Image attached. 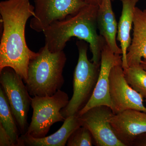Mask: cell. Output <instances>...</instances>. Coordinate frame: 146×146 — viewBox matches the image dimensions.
<instances>
[{
	"label": "cell",
	"instance_id": "cell-14",
	"mask_svg": "<svg viewBox=\"0 0 146 146\" xmlns=\"http://www.w3.org/2000/svg\"><path fill=\"white\" fill-rule=\"evenodd\" d=\"M98 27L100 35L114 53L122 54V52L116 42L118 25L112 9L111 0H102L99 6L97 16Z\"/></svg>",
	"mask_w": 146,
	"mask_h": 146
},
{
	"label": "cell",
	"instance_id": "cell-7",
	"mask_svg": "<svg viewBox=\"0 0 146 146\" xmlns=\"http://www.w3.org/2000/svg\"><path fill=\"white\" fill-rule=\"evenodd\" d=\"M34 16L30 27L37 32H43L56 21L74 15L86 4L81 0H34Z\"/></svg>",
	"mask_w": 146,
	"mask_h": 146
},
{
	"label": "cell",
	"instance_id": "cell-4",
	"mask_svg": "<svg viewBox=\"0 0 146 146\" xmlns=\"http://www.w3.org/2000/svg\"><path fill=\"white\" fill-rule=\"evenodd\" d=\"M76 44L79 56L74 73L72 96L68 105L60 110L65 118L76 115L89 102L96 85L100 68V64L88 59V43L80 39Z\"/></svg>",
	"mask_w": 146,
	"mask_h": 146
},
{
	"label": "cell",
	"instance_id": "cell-23",
	"mask_svg": "<svg viewBox=\"0 0 146 146\" xmlns=\"http://www.w3.org/2000/svg\"><path fill=\"white\" fill-rule=\"evenodd\" d=\"M145 102L146 103V99H145Z\"/></svg>",
	"mask_w": 146,
	"mask_h": 146
},
{
	"label": "cell",
	"instance_id": "cell-16",
	"mask_svg": "<svg viewBox=\"0 0 146 146\" xmlns=\"http://www.w3.org/2000/svg\"><path fill=\"white\" fill-rule=\"evenodd\" d=\"M0 124L10 136L13 146H19L18 125L2 86L0 88Z\"/></svg>",
	"mask_w": 146,
	"mask_h": 146
},
{
	"label": "cell",
	"instance_id": "cell-22",
	"mask_svg": "<svg viewBox=\"0 0 146 146\" xmlns=\"http://www.w3.org/2000/svg\"><path fill=\"white\" fill-rule=\"evenodd\" d=\"M141 65L144 69L146 70V58L142 59L141 61Z\"/></svg>",
	"mask_w": 146,
	"mask_h": 146
},
{
	"label": "cell",
	"instance_id": "cell-13",
	"mask_svg": "<svg viewBox=\"0 0 146 146\" xmlns=\"http://www.w3.org/2000/svg\"><path fill=\"white\" fill-rule=\"evenodd\" d=\"M146 58V9L135 8L133 22V38L127 49V61L128 67L141 65Z\"/></svg>",
	"mask_w": 146,
	"mask_h": 146
},
{
	"label": "cell",
	"instance_id": "cell-2",
	"mask_svg": "<svg viewBox=\"0 0 146 146\" xmlns=\"http://www.w3.org/2000/svg\"><path fill=\"white\" fill-rule=\"evenodd\" d=\"M98 6L86 5L75 14L55 21L47 27L43 32L45 45L50 51H63L71 38L77 37L89 44L92 54L91 61L100 64L102 50L106 43L98 33Z\"/></svg>",
	"mask_w": 146,
	"mask_h": 146
},
{
	"label": "cell",
	"instance_id": "cell-20",
	"mask_svg": "<svg viewBox=\"0 0 146 146\" xmlns=\"http://www.w3.org/2000/svg\"><path fill=\"white\" fill-rule=\"evenodd\" d=\"M132 146H146V133L137 136L133 141Z\"/></svg>",
	"mask_w": 146,
	"mask_h": 146
},
{
	"label": "cell",
	"instance_id": "cell-8",
	"mask_svg": "<svg viewBox=\"0 0 146 146\" xmlns=\"http://www.w3.org/2000/svg\"><path fill=\"white\" fill-rule=\"evenodd\" d=\"M109 91L114 115L129 109L146 112L144 98L127 83L122 64L114 66L110 71Z\"/></svg>",
	"mask_w": 146,
	"mask_h": 146
},
{
	"label": "cell",
	"instance_id": "cell-15",
	"mask_svg": "<svg viewBox=\"0 0 146 146\" xmlns=\"http://www.w3.org/2000/svg\"><path fill=\"white\" fill-rule=\"evenodd\" d=\"M122 4L121 15L118 25L117 39L122 50L123 70L129 68L127 61V49L131 42L130 32L133 25L134 11L139 0H120Z\"/></svg>",
	"mask_w": 146,
	"mask_h": 146
},
{
	"label": "cell",
	"instance_id": "cell-18",
	"mask_svg": "<svg viewBox=\"0 0 146 146\" xmlns=\"http://www.w3.org/2000/svg\"><path fill=\"white\" fill-rule=\"evenodd\" d=\"M94 144L90 131L81 126L71 134L66 145L68 146H92Z\"/></svg>",
	"mask_w": 146,
	"mask_h": 146
},
{
	"label": "cell",
	"instance_id": "cell-12",
	"mask_svg": "<svg viewBox=\"0 0 146 146\" xmlns=\"http://www.w3.org/2000/svg\"><path fill=\"white\" fill-rule=\"evenodd\" d=\"M81 126L79 117L72 115L66 118L61 127L49 136L35 138L22 134L19 138V146H65L71 134Z\"/></svg>",
	"mask_w": 146,
	"mask_h": 146
},
{
	"label": "cell",
	"instance_id": "cell-9",
	"mask_svg": "<svg viewBox=\"0 0 146 146\" xmlns=\"http://www.w3.org/2000/svg\"><path fill=\"white\" fill-rule=\"evenodd\" d=\"M114 115L106 106H96L80 116L82 126L88 129L97 146H125L117 138L108 119Z\"/></svg>",
	"mask_w": 146,
	"mask_h": 146
},
{
	"label": "cell",
	"instance_id": "cell-11",
	"mask_svg": "<svg viewBox=\"0 0 146 146\" xmlns=\"http://www.w3.org/2000/svg\"><path fill=\"white\" fill-rule=\"evenodd\" d=\"M114 133L125 146H132L135 138L146 133V112L129 109L108 119Z\"/></svg>",
	"mask_w": 146,
	"mask_h": 146
},
{
	"label": "cell",
	"instance_id": "cell-3",
	"mask_svg": "<svg viewBox=\"0 0 146 146\" xmlns=\"http://www.w3.org/2000/svg\"><path fill=\"white\" fill-rule=\"evenodd\" d=\"M38 52L29 63L25 85L32 96H52L64 84L63 72L67 57L63 50L52 52L45 45Z\"/></svg>",
	"mask_w": 146,
	"mask_h": 146
},
{
	"label": "cell",
	"instance_id": "cell-21",
	"mask_svg": "<svg viewBox=\"0 0 146 146\" xmlns=\"http://www.w3.org/2000/svg\"><path fill=\"white\" fill-rule=\"evenodd\" d=\"M81 1L89 5L99 6L101 4L102 0H81Z\"/></svg>",
	"mask_w": 146,
	"mask_h": 146
},
{
	"label": "cell",
	"instance_id": "cell-5",
	"mask_svg": "<svg viewBox=\"0 0 146 146\" xmlns=\"http://www.w3.org/2000/svg\"><path fill=\"white\" fill-rule=\"evenodd\" d=\"M69 102L68 94L60 89L52 96H35L31 98L33 114L31 122L25 134L35 138L45 137L54 124L64 122L66 119L60 110Z\"/></svg>",
	"mask_w": 146,
	"mask_h": 146
},
{
	"label": "cell",
	"instance_id": "cell-1",
	"mask_svg": "<svg viewBox=\"0 0 146 146\" xmlns=\"http://www.w3.org/2000/svg\"><path fill=\"white\" fill-rule=\"evenodd\" d=\"M35 7L29 0H5L0 3L3 32L0 44V71L12 68L25 83L31 60L38 52L29 48L25 39L27 22L34 16Z\"/></svg>",
	"mask_w": 146,
	"mask_h": 146
},
{
	"label": "cell",
	"instance_id": "cell-6",
	"mask_svg": "<svg viewBox=\"0 0 146 146\" xmlns=\"http://www.w3.org/2000/svg\"><path fill=\"white\" fill-rule=\"evenodd\" d=\"M24 82L21 76L10 67L0 71V83L22 135L26 133L28 128V114L31 99Z\"/></svg>",
	"mask_w": 146,
	"mask_h": 146
},
{
	"label": "cell",
	"instance_id": "cell-19",
	"mask_svg": "<svg viewBox=\"0 0 146 146\" xmlns=\"http://www.w3.org/2000/svg\"><path fill=\"white\" fill-rule=\"evenodd\" d=\"M0 146H13L10 136L0 124Z\"/></svg>",
	"mask_w": 146,
	"mask_h": 146
},
{
	"label": "cell",
	"instance_id": "cell-17",
	"mask_svg": "<svg viewBox=\"0 0 146 146\" xmlns=\"http://www.w3.org/2000/svg\"><path fill=\"white\" fill-rule=\"evenodd\" d=\"M123 71L129 84L146 99V70L140 65L129 66Z\"/></svg>",
	"mask_w": 146,
	"mask_h": 146
},
{
	"label": "cell",
	"instance_id": "cell-10",
	"mask_svg": "<svg viewBox=\"0 0 146 146\" xmlns=\"http://www.w3.org/2000/svg\"><path fill=\"white\" fill-rule=\"evenodd\" d=\"M114 53L106 43L102 52L100 68L98 82L93 95L89 102L77 115L80 117L96 106H112L109 91L110 75L114 66L122 64V56Z\"/></svg>",
	"mask_w": 146,
	"mask_h": 146
}]
</instances>
